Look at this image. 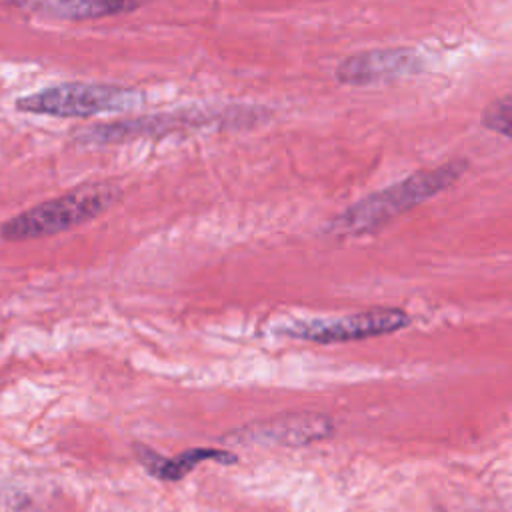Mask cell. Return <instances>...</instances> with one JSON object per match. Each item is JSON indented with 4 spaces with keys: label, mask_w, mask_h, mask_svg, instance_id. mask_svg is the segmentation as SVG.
I'll return each instance as SVG.
<instances>
[{
    "label": "cell",
    "mask_w": 512,
    "mask_h": 512,
    "mask_svg": "<svg viewBox=\"0 0 512 512\" xmlns=\"http://www.w3.org/2000/svg\"><path fill=\"white\" fill-rule=\"evenodd\" d=\"M264 116L262 110L252 108H228L222 112H210L200 108H188L178 112H166V114H148L118 122H104V124H92L84 130H78L74 134V140L78 144H116L126 142L134 138H146V136H164L174 130L182 128H202L210 124H250L252 120H260Z\"/></svg>",
    "instance_id": "277c9868"
},
{
    "label": "cell",
    "mask_w": 512,
    "mask_h": 512,
    "mask_svg": "<svg viewBox=\"0 0 512 512\" xmlns=\"http://www.w3.org/2000/svg\"><path fill=\"white\" fill-rule=\"evenodd\" d=\"M410 324V316L400 308H376L358 314H348L340 318H314L298 320L288 326H282V334L298 340L334 344L364 340L372 336H382L398 332Z\"/></svg>",
    "instance_id": "5b68a950"
},
{
    "label": "cell",
    "mask_w": 512,
    "mask_h": 512,
    "mask_svg": "<svg viewBox=\"0 0 512 512\" xmlns=\"http://www.w3.org/2000/svg\"><path fill=\"white\" fill-rule=\"evenodd\" d=\"M330 434L332 422L330 418H324L320 414H296L288 418H276L272 422L256 426V430H250V436H256L258 442L272 440L288 446L310 444Z\"/></svg>",
    "instance_id": "ba28073f"
},
{
    "label": "cell",
    "mask_w": 512,
    "mask_h": 512,
    "mask_svg": "<svg viewBox=\"0 0 512 512\" xmlns=\"http://www.w3.org/2000/svg\"><path fill=\"white\" fill-rule=\"evenodd\" d=\"M424 68L420 54L412 48H378L352 54L336 68L340 84L368 86L418 74Z\"/></svg>",
    "instance_id": "8992f818"
},
{
    "label": "cell",
    "mask_w": 512,
    "mask_h": 512,
    "mask_svg": "<svg viewBox=\"0 0 512 512\" xmlns=\"http://www.w3.org/2000/svg\"><path fill=\"white\" fill-rule=\"evenodd\" d=\"M136 454L142 462V466L156 478L166 482H176L182 476H186L196 464L202 460H218L222 464L236 462V456L228 450H210V448H192L188 452H182L176 458H162L156 452H152L148 446H136Z\"/></svg>",
    "instance_id": "9c48e42d"
},
{
    "label": "cell",
    "mask_w": 512,
    "mask_h": 512,
    "mask_svg": "<svg viewBox=\"0 0 512 512\" xmlns=\"http://www.w3.org/2000/svg\"><path fill=\"white\" fill-rule=\"evenodd\" d=\"M120 194V186L112 182H86L4 220L0 224V238L24 242L72 230L104 214L118 202Z\"/></svg>",
    "instance_id": "7a4b0ae2"
},
{
    "label": "cell",
    "mask_w": 512,
    "mask_h": 512,
    "mask_svg": "<svg viewBox=\"0 0 512 512\" xmlns=\"http://www.w3.org/2000/svg\"><path fill=\"white\" fill-rule=\"evenodd\" d=\"M10 6L54 20L84 22L136 12L140 0H4Z\"/></svg>",
    "instance_id": "52a82bcc"
},
{
    "label": "cell",
    "mask_w": 512,
    "mask_h": 512,
    "mask_svg": "<svg viewBox=\"0 0 512 512\" xmlns=\"http://www.w3.org/2000/svg\"><path fill=\"white\" fill-rule=\"evenodd\" d=\"M144 94L130 86L102 82H64L26 94L14 102L24 114L50 118H92L98 114L126 112L140 106Z\"/></svg>",
    "instance_id": "3957f363"
},
{
    "label": "cell",
    "mask_w": 512,
    "mask_h": 512,
    "mask_svg": "<svg viewBox=\"0 0 512 512\" xmlns=\"http://www.w3.org/2000/svg\"><path fill=\"white\" fill-rule=\"evenodd\" d=\"M482 126L512 138V94L498 98L482 112Z\"/></svg>",
    "instance_id": "30bf717a"
},
{
    "label": "cell",
    "mask_w": 512,
    "mask_h": 512,
    "mask_svg": "<svg viewBox=\"0 0 512 512\" xmlns=\"http://www.w3.org/2000/svg\"><path fill=\"white\" fill-rule=\"evenodd\" d=\"M468 168L462 158L450 160L434 170H420L408 178L390 184L358 202L348 206L326 226L330 236H360L374 232L388 224L392 218L412 210L414 206L426 202L438 192L450 188Z\"/></svg>",
    "instance_id": "6da1fadb"
}]
</instances>
